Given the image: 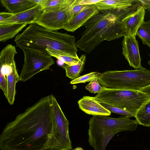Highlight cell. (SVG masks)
Wrapping results in <instances>:
<instances>
[{"label": "cell", "instance_id": "cell-33", "mask_svg": "<svg viewBox=\"0 0 150 150\" xmlns=\"http://www.w3.org/2000/svg\"><path fill=\"white\" fill-rule=\"evenodd\" d=\"M149 55L150 56V54H149ZM148 64H149V65L150 66V60H149V61L148 62Z\"/></svg>", "mask_w": 150, "mask_h": 150}, {"label": "cell", "instance_id": "cell-25", "mask_svg": "<svg viewBox=\"0 0 150 150\" xmlns=\"http://www.w3.org/2000/svg\"><path fill=\"white\" fill-rule=\"evenodd\" d=\"M85 88L91 93H98L101 91L104 87L100 86L98 79H96L90 81L86 86Z\"/></svg>", "mask_w": 150, "mask_h": 150}, {"label": "cell", "instance_id": "cell-27", "mask_svg": "<svg viewBox=\"0 0 150 150\" xmlns=\"http://www.w3.org/2000/svg\"><path fill=\"white\" fill-rule=\"evenodd\" d=\"M81 3L80 0H75L71 5L73 13L74 15L80 12L90 5Z\"/></svg>", "mask_w": 150, "mask_h": 150}, {"label": "cell", "instance_id": "cell-18", "mask_svg": "<svg viewBox=\"0 0 150 150\" xmlns=\"http://www.w3.org/2000/svg\"><path fill=\"white\" fill-rule=\"evenodd\" d=\"M6 77L7 86V95L6 98L9 103L12 105L14 103L15 100L16 84L20 81V76L16 68L14 69Z\"/></svg>", "mask_w": 150, "mask_h": 150}, {"label": "cell", "instance_id": "cell-9", "mask_svg": "<svg viewBox=\"0 0 150 150\" xmlns=\"http://www.w3.org/2000/svg\"><path fill=\"white\" fill-rule=\"evenodd\" d=\"M71 5L54 11L43 13L38 16L32 23H36L50 30L64 29L74 16Z\"/></svg>", "mask_w": 150, "mask_h": 150}, {"label": "cell", "instance_id": "cell-30", "mask_svg": "<svg viewBox=\"0 0 150 150\" xmlns=\"http://www.w3.org/2000/svg\"><path fill=\"white\" fill-rule=\"evenodd\" d=\"M136 1L141 3L145 9L150 12V0H137Z\"/></svg>", "mask_w": 150, "mask_h": 150}, {"label": "cell", "instance_id": "cell-8", "mask_svg": "<svg viewBox=\"0 0 150 150\" xmlns=\"http://www.w3.org/2000/svg\"><path fill=\"white\" fill-rule=\"evenodd\" d=\"M24 60L21 71L20 81L25 82L38 73L50 69L54 61L48 53L28 49L22 50Z\"/></svg>", "mask_w": 150, "mask_h": 150}, {"label": "cell", "instance_id": "cell-2", "mask_svg": "<svg viewBox=\"0 0 150 150\" xmlns=\"http://www.w3.org/2000/svg\"><path fill=\"white\" fill-rule=\"evenodd\" d=\"M137 4L125 9L99 11L83 25L85 30L76 42L77 47L88 54L103 41L113 40L125 36L122 21L136 11Z\"/></svg>", "mask_w": 150, "mask_h": 150}, {"label": "cell", "instance_id": "cell-13", "mask_svg": "<svg viewBox=\"0 0 150 150\" xmlns=\"http://www.w3.org/2000/svg\"><path fill=\"white\" fill-rule=\"evenodd\" d=\"M79 108L85 113L93 116H109L111 112L96 100L94 97L85 96L78 101Z\"/></svg>", "mask_w": 150, "mask_h": 150}, {"label": "cell", "instance_id": "cell-21", "mask_svg": "<svg viewBox=\"0 0 150 150\" xmlns=\"http://www.w3.org/2000/svg\"><path fill=\"white\" fill-rule=\"evenodd\" d=\"M75 0H45L42 6L43 13L50 12L70 6Z\"/></svg>", "mask_w": 150, "mask_h": 150}, {"label": "cell", "instance_id": "cell-29", "mask_svg": "<svg viewBox=\"0 0 150 150\" xmlns=\"http://www.w3.org/2000/svg\"><path fill=\"white\" fill-rule=\"evenodd\" d=\"M14 14L9 12H1L0 13V23L8 19Z\"/></svg>", "mask_w": 150, "mask_h": 150}, {"label": "cell", "instance_id": "cell-23", "mask_svg": "<svg viewBox=\"0 0 150 150\" xmlns=\"http://www.w3.org/2000/svg\"><path fill=\"white\" fill-rule=\"evenodd\" d=\"M101 73L97 72H92L83 76H79L72 80L70 82L71 84L81 83H85L96 79H98Z\"/></svg>", "mask_w": 150, "mask_h": 150}, {"label": "cell", "instance_id": "cell-5", "mask_svg": "<svg viewBox=\"0 0 150 150\" xmlns=\"http://www.w3.org/2000/svg\"><path fill=\"white\" fill-rule=\"evenodd\" d=\"M98 81L106 88L139 91L150 85V70L142 66L133 70L107 71Z\"/></svg>", "mask_w": 150, "mask_h": 150}, {"label": "cell", "instance_id": "cell-26", "mask_svg": "<svg viewBox=\"0 0 150 150\" xmlns=\"http://www.w3.org/2000/svg\"><path fill=\"white\" fill-rule=\"evenodd\" d=\"M51 56L62 61L66 64L70 66L77 64L80 60L79 58H74L64 55H52Z\"/></svg>", "mask_w": 150, "mask_h": 150}, {"label": "cell", "instance_id": "cell-19", "mask_svg": "<svg viewBox=\"0 0 150 150\" xmlns=\"http://www.w3.org/2000/svg\"><path fill=\"white\" fill-rule=\"evenodd\" d=\"M134 117L138 124L150 127V99L139 109Z\"/></svg>", "mask_w": 150, "mask_h": 150}, {"label": "cell", "instance_id": "cell-32", "mask_svg": "<svg viewBox=\"0 0 150 150\" xmlns=\"http://www.w3.org/2000/svg\"><path fill=\"white\" fill-rule=\"evenodd\" d=\"M73 150H84L83 148L81 147H78L76 148Z\"/></svg>", "mask_w": 150, "mask_h": 150}, {"label": "cell", "instance_id": "cell-1", "mask_svg": "<svg viewBox=\"0 0 150 150\" xmlns=\"http://www.w3.org/2000/svg\"><path fill=\"white\" fill-rule=\"evenodd\" d=\"M51 96L42 98L8 123L0 135L1 150H41L52 122Z\"/></svg>", "mask_w": 150, "mask_h": 150}, {"label": "cell", "instance_id": "cell-31", "mask_svg": "<svg viewBox=\"0 0 150 150\" xmlns=\"http://www.w3.org/2000/svg\"><path fill=\"white\" fill-rule=\"evenodd\" d=\"M139 91L146 94L150 98V85L144 88Z\"/></svg>", "mask_w": 150, "mask_h": 150}, {"label": "cell", "instance_id": "cell-4", "mask_svg": "<svg viewBox=\"0 0 150 150\" xmlns=\"http://www.w3.org/2000/svg\"><path fill=\"white\" fill-rule=\"evenodd\" d=\"M88 142L95 150H105L110 139L123 131H133L138 125L137 121L128 117L118 118L108 116H93L89 122Z\"/></svg>", "mask_w": 150, "mask_h": 150}, {"label": "cell", "instance_id": "cell-12", "mask_svg": "<svg viewBox=\"0 0 150 150\" xmlns=\"http://www.w3.org/2000/svg\"><path fill=\"white\" fill-rule=\"evenodd\" d=\"M99 11L94 4L90 5L74 16L64 29L74 32L84 24L91 18L97 14Z\"/></svg>", "mask_w": 150, "mask_h": 150}, {"label": "cell", "instance_id": "cell-16", "mask_svg": "<svg viewBox=\"0 0 150 150\" xmlns=\"http://www.w3.org/2000/svg\"><path fill=\"white\" fill-rule=\"evenodd\" d=\"M134 0H101L94 4L99 11L125 9L134 6Z\"/></svg>", "mask_w": 150, "mask_h": 150}, {"label": "cell", "instance_id": "cell-11", "mask_svg": "<svg viewBox=\"0 0 150 150\" xmlns=\"http://www.w3.org/2000/svg\"><path fill=\"white\" fill-rule=\"evenodd\" d=\"M145 13L143 7L139 6L135 12L123 20L122 27L125 36H136L138 28L144 22Z\"/></svg>", "mask_w": 150, "mask_h": 150}, {"label": "cell", "instance_id": "cell-10", "mask_svg": "<svg viewBox=\"0 0 150 150\" xmlns=\"http://www.w3.org/2000/svg\"><path fill=\"white\" fill-rule=\"evenodd\" d=\"M122 54L130 66L136 69L142 66L138 42L134 36H125L122 41Z\"/></svg>", "mask_w": 150, "mask_h": 150}, {"label": "cell", "instance_id": "cell-3", "mask_svg": "<svg viewBox=\"0 0 150 150\" xmlns=\"http://www.w3.org/2000/svg\"><path fill=\"white\" fill-rule=\"evenodd\" d=\"M74 36L57 30H50L35 23H32L23 32L18 34L14 41L22 50L28 49L50 55H59L79 58Z\"/></svg>", "mask_w": 150, "mask_h": 150}, {"label": "cell", "instance_id": "cell-20", "mask_svg": "<svg viewBox=\"0 0 150 150\" xmlns=\"http://www.w3.org/2000/svg\"><path fill=\"white\" fill-rule=\"evenodd\" d=\"M79 58L78 63L72 66L66 64L63 66L66 71V76L72 80L79 77L83 70L86 61V55L83 54Z\"/></svg>", "mask_w": 150, "mask_h": 150}, {"label": "cell", "instance_id": "cell-14", "mask_svg": "<svg viewBox=\"0 0 150 150\" xmlns=\"http://www.w3.org/2000/svg\"><path fill=\"white\" fill-rule=\"evenodd\" d=\"M43 12L42 6L37 4L34 7L23 12L14 14L13 16L0 23V25L28 23H32L37 16Z\"/></svg>", "mask_w": 150, "mask_h": 150}, {"label": "cell", "instance_id": "cell-7", "mask_svg": "<svg viewBox=\"0 0 150 150\" xmlns=\"http://www.w3.org/2000/svg\"><path fill=\"white\" fill-rule=\"evenodd\" d=\"M51 96L53 111L52 125L46 142L41 150H72L69 130V122L54 96Z\"/></svg>", "mask_w": 150, "mask_h": 150}, {"label": "cell", "instance_id": "cell-28", "mask_svg": "<svg viewBox=\"0 0 150 150\" xmlns=\"http://www.w3.org/2000/svg\"><path fill=\"white\" fill-rule=\"evenodd\" d=\"M0 88L3 91L4 93L6 98L7 95V81L6 77L0 75Z\"/></svg>", "mask_w": 150, "mask_h": 150}, {"label": "cell", "instance_id": "cell-22", "mask_svg": "<svg viewBox=\"0 0 150 150\" xmlns=\"http://www.w3.org/2000/svg\"><path fill=\"white\" fill-rule=\"evenodd\" d=\"M144 45L150 47V21L144 22L138 28L136 33Z\"/></svg>", "mask_w": 150, "mask_h": 150}, {"label": "cell", "instance_id": "cell-24", "mask_svg": "<svg viewBox=\"0 0 150 150\" xmlns=\"http://www.w3.org/2000/svg\"><path fill=\"white\" fill-rule=\"evenodd\" d=\"M102 106L111 112L121 115L124 117H134V116L132 113L122 109L112 106L103 103H101Z\"/></svg>", "mask_w": 150, "mask_h": 150}, {"label": "cell", "instance_id": "cell-15", "mask_svg": "<svg viewBox=\"0 0 150 150\" xmlns=\"http://www.w3.org/2000/svg\"><path fill=\"white\" fill-rule=\"evenodd\" d=\"M1 5L8 12L13 14L19 13L30 9L37 4L31 0H0Z\"/></svg>", "mask_w": 150, "mask_h": 150}, {"label": "cell", "instance_id": "cell-6", "mask_svg": "<svg viewBox=\"0 0 150 150\" xmlns=\"http://www.w3.org/2000/svg\"><path fill=\"white\" fill-rule=\"evenodd\" d=\"M94 97L100 103L127 111L134 117L139 109L150 99L148 95L140 91L105 88Z\"/></svg>", "mask_w": 150, "mask_h": 150}, {"label": "cell", "instance_id": "cell-17", "mask_svg": "<svg viewBox=\"0 0 150 150\" xmlns=\"http://www.w3.org/2000/svg\"><path fill=\"white\" fill-rule=\"evenodd\" d=\"M29 23L0 25V41L5 42L12 38Z\"/></svg>", "mask_w": 150, "mask_h": 150}]
</instances>
